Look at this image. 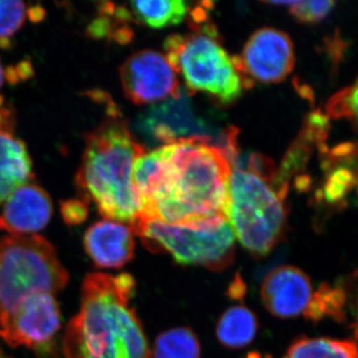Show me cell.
<instances>
[{"label":"cell","instance_id":"cell-27","mask_svg":"<svg viewBox=\"0 0 358 358\" xmlns=\"http://www.w3.org/2000/svg\"><path fill=\"white\" fill-rule=\"evenodd\" d=\"M3 357H4L3 352H2V350H0V358H3Z\"/></svg>","mask_w":358,"mask_h":358},{"label":"cell","instance_id":"cell-10","mask_svg":"<svg viewBox=\"0 0 358 358\" xmlns=\"http://www.w3.org/2000/svg\"><path fill=\"white\" fill-rule=\"evenodd\" d=\"M61 327L60 308L53 294L38 293L0 317V336L7 345L34 350L48 346Z\"/></svg>","mask_w":358,"mask_h":358},{"label":"cell","instance_id":"cell-17","mask_svg":"<svg viewBox=\"0 0 358 358\" xmlns=\"http://www.w3.org/2000/svg\"><path fill=\"white\" fill-rule=\"evenodd\" d=\"M131 20L160 29L179 24L189 11V3L183 0L167 1H133L127 4Z\"/></svg>","mask_w":358,"mask_h":358},{"label":"cell","instance_id":"cell-28","mask_svg":"<svg viewBox=\"0 0 358 358\" xmlns=\"http://www.w3.org/2000/svg\"><path fill=\"white\" fill-rule=\"evenodd\" d=\"M357 333L358 334V320H357Z\"/></svg>","mask_w":358,"mask_h":358},{"label":"cell","instance_id":"cell-2","mask_svg":"<svg viewBox=\"0 0 358 358\" xmlns=\"http://www.w3.org/2000/svg\"><path fill=\"white\" fill-rule=\"evenodd\" d=\"M129 274L91 273L81 288V308L63 338L66 358H150L147 338L129 300Z\"/></svg>","mask_w":358,"mask_h":358},{"label":"cell","instance_id":"cell-26","mask_svg":"<svg viewBox=\"0 0 358 358\" xmlns=\"http://www.w3.org/2000/svg\"><path fill=\"white\" fill-rule=\"evenodd\" d=\"M4 75H6V73H4L3 68H2L1 62H0V88H1L2 85H3Z\"/></svg>","mask_w":358,"mask_h":358},{"label":"cell","instance_id":"cell-25","mask_svg":"<svg viewBox=\"0 0 358 358\" xmlns=\"http://www.w3.org/2000/svg\"><path fill=\"white\" fill-rule=\"evenodd\" d=\"M245 293V286L241 280H236L233 282L232 286L230 288V296L233 299H239L243 296Z\"/></svg>","mask_w":358,"mask_h":358},{"label":"cell","instance_id":"cell-4","mask_svg":"<svg viewBox=\"0 0 358 358\" xmlns=\"http://www.w3.org/2000/svg\"><path fill=\"white\" fill-rule=\"evenodd\" d=\"M272 178L253 169L231 167L225 216L234 236L251 255H268L285 232V196Z\"/></svg>","mask_w":358,"mask_h":358},{"label":"cell","instance_id":"cell-6","mask_svg":"<svg viewBox=\"0 0 358 358\" xmlns=\"http://www.w3.org/2000/svg\"><path fill=\"white\" fill-rule=\"evenodd\" d=\"M69 275L55 247L40 235H10L0 239V317L34 294L65 288Z\"/></svg>","mask_w":358,"mask_h":358},{"label":"cell","instance_id":"cell-1","mask_svg":"<svg viewBox=\"0 0 358 358\" xmlns=\"http://www.w3.org/2000/svg\"><path fill=\"white\" fill-rule=\"evenodd\" d=\"M230 173L223 150L199 138L145 152L136 159L133 176L143 203L141 218L192 228L227 222Z\"/></svg>","mask_w":358,"mask_h":358},{"label":"cell","instance_id":"cell-29","mask_svg":"<svg viewBox=\"0 0 358 358\" xmlns=\"http://www.w3.org/2000/svg\"><path fill=\"white\" fill-rule=\"evenodd\" d=\"M3 358H9V357H6V355H4Z\"/></svg>","mask_w":358,"mask_h":358},{"label":"cell","instance_id":"cell-24","mask_svg":"<svg viewBox=\"0 0 358 358\" xmlns=\"http://www.w3.org/2000/svg\"><path fill=\"white\" fill-rule=\"evenodd\" d=\"M61 213L68 225L83 223L88 217V204L82 199H71L61 202Z\"/></svg>","mask_w":358,"mask_h":358},{"label":"cell","instance_id":"cell-21","mask_svg":"<svg viewBox=\"0 0 358 358\" xmlns=\"http://www.w3.org/2000/svg\"><path fill=\"white\" fill-rule=\"evenodd\" d=\"M327 110L331 117L350 120L358 127V78L352 86L341 90L331 99Z\"/></svg>","mask_w":358,"mask_h":358},{"label":"cell","instance_id":"cell-9","mask_svg":"<svg viewBox=\"0 0 358 358\" xmlns=\"http://www.w3.org/2000/svg\"><path fill=\"white\" fill-rule=\"evenodd\" d=\"M233 59L249 88L253 81L280 83L294 69V44L287 33L261 28L250 36L241 55Z\"/></svg>","mask_w":358,"mask_h":358},{"label":"cell","instance_id":"cell-18","mask_svg":"<svg viewBox=\"0 0 358 358\" xmlns=\"http://www.w3.org/2000/svg\"><path fill=\"white\" fill-rule=\"evenodd\" d=\"M284 358H358V345L348 339L303 338L292 345Z\"/></svg>","mask_w":358,"mask_h":358},{"label":"cell","instance_id":"cell-20","mask_svg":"<svg viewBox=\"0 0 358 358\" xmlns=\"http://www.w3.org/2000/svg\"><path fill=\"white\" fill-rule=\"evenodd\" d=\"M29 8L21 1H0V47L9 46L11 37L24 24Z\"/></svg>","mask_w":358,"mask_h":358},{"label":"cell","instance_id":"cell-12","mask_svg":"<svg viewBox=\"0 0 358 358\" xmlns=\"http://www.w3.org/2000/svg\"><path fill=\"white\" fill-rule=\"evenodd\" d=\"M261 294L266 308L280 319L306 315L315 296L308 275L293 266L272 271L264 280Z\"/></svg>","mask_w":358,"mask_h":358},{"label":"cell","instance_id":"cell-14","mask_svg":"<svg viewBox=\"0 0 358 358\" xmlns=\"http://www.w3.org/2000/svg\"><path fill=\"white\" fill-rule=\"evenodd\" d=\"M15 115L0 96V203L33 178L31 157L25 143L14 136Z\"/></svg>","mask_w":358,"mask_h":358},{"label":"cell","instance_id":"cell-19","mask_svg":"<svg viewBox=\"0 0 358 358\" xmlns=\"http://www.w3.org/2000/svg\"><path fill=\"white\" fill-rule=\"evenodd\" d=\"M154 358H200V345L188 327H176L159 334L155 341Z\"/></svg>","mask_w":358,"mask_h":358},{"label":"cell","instance_id":"cell-16","mask_svg":"<svg viewBox=\"0 0 358 358\" xmlns=\"http://www.w3.org/2000/svg\"><path fill=\"white\" fill-rule=\"evenodd\" d=\"M258 329V320L248 308L234 306L228 308L218 320L217 338L226 348H244L252 343Z\"/></svg>","mask_w":358,"mask_h":358},{"label":"cell","instance_id":"cell-8","mask_svg":"<svg viewBox=\"0 0 358 358\" xmlns=\"http://www.w3.org/2000/svg\"><path fill=\"white\" fill-rule=\"evenodd\" d=\"M138 129L150 143L171 145L180 141H208L225 152L237 138V129L215 131L195 112L190 96L180 89L178 95L152 106L138 117Z\"/></svg>","mask_w":358,"mask_h":358},{"label":"cell","instance_id":"cell-3","mask_svg":"<svg viewBox=\"0 0 358 358\" xmlns=\"http://www.w3.org/2000/svg\"><path fill=\"white\" fill-rule=\"evenodd\" d=\"M145 152L117 108L110 103L108 117L86 136L76 176L82 200L87 204L93 201L103 218L133 226L143 216L134 167Z\"/></svg>","mask_w":358,"mask_h":358},{"label":"cell","instance_id":"cell-5","mask_svg":"<svg viewBox=\"0 0 358 358\" xmlns=\"http://www.w3.org/2000/svg\"><path fill=\"white\" fill-rule=\"evenodd\" d=\"M192 24L195 32L166 39L167 61L190 91L202 92L223 105L235 102L249 87L234 59L221 46L213 24L207 20Z\"/></svg>","mask_w":358,"mask_h":358},{"label":"cell","instance_id":"cell-22","mask_svg":"<svg viewBox=\"0 0 358 358\" xmlns=\"http://www.w3.org/2000/svg\"><path fill=\"white\" fill-rule=\"evenodd\" d=\"M334 6L329 0H308L292 1L289 13L301 23H315L324 20Z\"/></svg>","mask_w":358,"mask_h":358},{"label":"cell","instance_id":"cell-7","mask_svg":"<svg viewBox=\"0 0 358 358\" xmlns=\"http://www.w3.org/2000/svg\"><path fill=\"white\" fill-rule=\"evenodd\" d=\"M131 227L150 251L169 254L182 265L220 271L234 258L235 236L228 222L212 228H192L140 218Z\"/></svg>","mask_w":358,"mask_h":358},{"label":"cell","instance_id":"cell-15","mask_svg":"<svg viewBox=\"0 0 358 358\" xmlns=\"http://www.w3.org/2000/svg\"><path fill=\"white\" fill-rule=\"evenodd\" d=\"M134 234L131 226L103 219L85 233V251L96 267L122 268L133 259Z\"/></svg>","mask_w":358,"mask_h":358},{"label":"cell","instance_id":"cell-13","mask_svg":"<svg viewBox=\"0 0 358 358\" xmlns=\"http://www.w3.org/2000/svg\"><path fill=\"white\" fill-rule=\"evenodd\" d=\"M53 205L43 188L30 182L14 190L0 213V231L11 235H29L46 227Z\"/></svg>","mask_w":358,"mask_h":358},{"label":"cell","instance_id":"cell-23","mask_svg":"<svg viewBox=\"0 0 358 358\" xmlns=\"http://www.w3.org/2000/svg\"><path fill=\"white\" fill-rule=\"evenodd\" d=\"M353 185V176L352 171L348 169H336L327 179L326 185L324 186L322 196V199L329 203H338L343 197L352 189Z\"/></svg>","mask_w":358,"mask_h":358},{"label":"cell","instance_id":"cell-11","mask_svg":"<svg viewBox=\"0 0 358 358\" xmlns=\"http://www.w3.org/2000/svg\"><path fill=\"white\" fill-rule=\"evenodd\" d=\"M120 77L124 95L136 105L160 102L180 91L176 71L159 52L133 54L122 65Z\"/></svg>","mask_w":358,"mask_h":358}]
</instances>
